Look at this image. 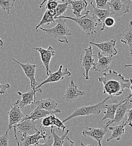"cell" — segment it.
Returning <instances> with one entry per match:
<instances>
[{"label":"cell","instance_id":"6da1fadb","mask_svg":"<svg viewBox=\"0 0 132 146\" xmlns=\"http://www.w3.org/2000/svg\"><path fill=\"white\" fill-rule=\"evenodd\" d=\"M98 81L103 85V94H107L113 98L120 96L125 88H129V79L125 78L121 74L109 70L98 78Z\"/></svg>","mask_w":132,"mask_h":146},{"label":"cell","instance_id":"7a4b0ae2","mask_svg":"<svg viewBox=\"0 0 132 146\" xmlns=\"http://www.w3.org/2000/svg\"><path fill=\"white\" fill-rule=\"evenodd\" d=\"M56 20L57 24L54 27L49 29L40 27V29L60 43H69L67 36H71L72 34L66 24V20L65 19L58 18Z\"/></svg>","mask_w":132,"mask_h":146},{"label":"cell","instance_id":"3957f363","mask_svg":"<svg viewBox=\"0 0 132 146\" xmlns=\"http://www.w3.org/2000/svg\"><path fill=\"white\" fill-rule=\"evenodd\" d=\"M58 18L71 19L77 24L81 29L88 35H92L94 33H96V28L98 25L96 19L94 17L90 15V11L89 10H86L83 15L78 18L60 16L55 19V20Z\"/></svg>","mask_w":132,"mask_h":146},{"label":"cell","instance_id":"277c9868","mask_svg":"<svg viewBox=\"0 0 132 146\" xmlns=\"http://www.w3.org/2000/svg\"><path fill=\"white\" fill-rule=\"evenodd\" d=\"M110 98H111V97L108 96L107 97H106L103 101L97 104L91 106H82L79 108H75V111L72 114H71L67 117L63 119L62 121L63 123H64L66 121L70 120L76 117L99 114L101 112L102 110L105 109L106 102Z\"/></svg>","mask_w":132,"mask_h":146},{"label":"cell","instance_id":"5b68a950","mask_svg":"<svg viewBox=\"0 0 132 146\" xmlns=\"http://www.w3.org/2000/svg\"><path fill=\"white\" fill-rule=\"evenodd\" d=\"M9 117V124L8 128L6 131L12 129L14 126L23 121L27 115H24L22 112V110L20 109L18 105V100L14 103L13 106L11 107L10 110L7 112Z\"/></svg>","mask_w":132,"mask_h":146},{"label":"cell","instance_id":"8992f818","mask_svg":"<svg viewBox=\"0 0 132 146\" xmlns=\"http://www.w3.org/2000/svg\"><path fill=\"white\" fill-rule=\"evenodd\" d=\"M84 53L80 57L81 65L84 68V72L82 73V75L85 79L89 80V72L94 65L95 56L93 54V48L91 45L88 48L84 49Z\"/></svg>","mask_w":132,"mask_h":146},{"label":"cell","instance_id":"52a82bcc","mask_svg":"<svg viewBox=\"0 0 132 146\" xmlns=\"http://www.w3.org/2000/svg\"><path fill=\"white\" fill-rule=\"evenodd\" d=\"M110 125L107 123L102 128H88L86 130L82 131V134L85 137H89L94 139L98 143V146H102V141L105 135L109 131V127Z\"/></svg>","mask_w":132,"mask_h":146},{"label":"cell","instance_id":"ba28073f","mask_svg":"<svg viewBox=\"0 0 132 146\" xmlns=\"http://www.w3.org/2000/svg\"><path fill=\"white\" fill-rule=\"evenodd\" d=\"M13 60L18 64L21 67L25 76L29 79L31 83V90L35 91L36 88L40 84L36 80L35 75H36V69L38 68V65L35 64H31L28 62L26 64H21L15 58H13Z\"/></svg>","mask_w":132,"mask_h":146},{"label":"cell","instance_id":"9c48e42d","mask_svg":"<svg viewBox=\"0 0 132 146\" xmlns=\"http://www.w3.org/2000/svg\"><path fill=\"white\" fill-rule=\"evenodd\" d=\"M107 4L109 5L111 15H113L115 20H123L121 15L129 11V9L125 7L120 0H110Z\"/></svg>","mask_w":132,"mask_h":146},{"label":"cell","instance_id":"30bf717a","mask_svg":"<svg viewBox=\"0 0 132 146\" xmlns=\"http://www.w3.org/2000/svg\"><path fill=\"white\" fill-rule=\"evenodd\" d=\"M96 57L98 58V61L97 62L94 63L92 69L95 72L103 74L108 72L110 70V65L113 60V56H105L101 52H98Z\"/></svg>","mask_w":132,"mask_h":146},{"label":"cell","instance_id":"8fae6325","mask_svg":"<svg viewBox=\"0 0 132 146\" xmlns=\"http://www.w3.org/2000/svg\"><path fill=\"white\" fill-rule=\"evenodd\" d=\"M63 65H60L57 72L54 73H52V72L49 73L48 75V78L46 80H45L44 82L40 83V84L36 88V90L41 88L42 86L46 83H56V82H59L60 80H62L64 79V76L66 75L70 76L72 75L71 73L68 70L67 68H65L64 70H63Z\"/></svg>","mask_w":132,"mask_h":146},{"label":"cell","instance_id":"7c38bea8","mask_svg":"<svg viewBox=\"0 0 132 146\" xmlns=\"http://www.w3.org/2000/svg\"><path fill=\"white\" fill-rule=\"evenodd\" d=\"M42 93V90L40 88L35 91L31 90L27 92L22 93L20 92L17 91V94L21 96V100H18V105L20 109L23 110L26 106L33 105L36 101V93Z\"/></svg>","mask_w":132,"mask_h":146},{"label":"cell","instance_id":"4fadbf2b","mask_svg":"<svg viewBox=\"0 0 132 146\" xmlns=\"http://www.w3.org/2000/svg\"><path fill=\"white\" fill-rule=\"evenodd\" d=\"M131 97V94H129L128 96V100L125 102L121 104L116 110L114 119L113 120H110L107 122V124L110 125L111 124H115L116 125L121 124V123L124 120L125 115L127 113L128 110L131 107V105L132 103L130 102L129 100Z\"/></svg>","mask_w":132,"mask_h":146},{"label":"cell","instance_id":"5bb4252c","mask_svg":"<svg viewBox=\"0 0 132 146\" xmlns=\"http://www.w3.org/2000/svg\"><path fill=\"white\" fill-rule=\"evenodd\" d=\"M32 49H34L40 53L41 61L45 66L46 69V75H49V73H51V71L49 69V64L52 58L56 54L54 49L52 46H49L48 48L44 49L42 47H34Z\"/></svg>","mask_w":132,"mask_h":146},{"label":"cell","instance_id":"9a60e30c","mask_svg":"<svg viewBox=\"0 0 132 146\" xmlns=\"http://www.w3.org/2000/svg\"><path fill=\"white\" fill-rule=\"evenodd\" d=\"M47 134L44 130H38L36 133L33 135L26 134L21 135L20 140L22 142L23 146H31L38 143L40 139L46 140Z\"/></svg>","mask_w":132,"mask_h":146},{"label":"cell","instance_id":"2e32d148","mask_svg":"<svg viewBox=\"0 0 132 146\" xmlns=\"http://www.w3.org/2000/svg\"><path fill=\"white\" fill-rule=\"evenodd\" d=\"M57 102L54 100L48 98L39 101H36V102L32 105V108L35 109L34 110L42 109L48 111L56 112L57 113H60L61 110L57 108Z\"/></svg>","mask_w":132,"mask_h":146},{"label":"cell","instance_id":"e0dca14e","mask_svg":"<svg viewBox=\"0 0 132 146\" xmlns=\"http://www.w3.org/2000/svg\"><path fill=\"white\" fill-rule=\"evenodd\" d=\"M95 38V37H94L92 41L89 43L90 45L96 46L103 54L109 55V56H113L117 54V50L115 48V44L116 42V39H111L102 43H95L94 42Z\"/></svg>","mask_w":132,"mask_h":146},{"label":"cell","instance_id":"ac0fdd59","mask_svg":"<svg viewBox=\"0 0 132 146\" xmlns=\"http://www.w3.org/2000/svg\"><path fill=\"white\" fill-rule=\"evenodd\" d=\"M41 127L45 128H50L51 129L57 127L60 134L61 129L63 132L67 128V126L64 125V123H63L62 121L57 117L55 114H52L43 118V120L41 123Z\"/></svg>","mask_w":132,"mask_h":146},{"label":"cell","instance_id":"d6986e66","mask_svg":"<svg viewBox=\"0 0 132 146\" xmlns=\"http://www.w3.org/2000/svg\"><path fill=\"white\" fill-rule=\"evenodd\" d=\"M85 95V92L78 90L77 86L76 84L73 80L70 81L68 88L64 92V96L63 99L66 102H69L70 103L73 102L76 98L80 96Z\"/></svg>","mask_w":132,"mask_h":146},{"label":"cell","instance_id":"ffe728a7","mask_svg":"<svg viewBox=\"0 0 132 146\" xmlns=\"http://www.w3.org/2000/svg\"><path fill=\"white\" fill-rule=\"evenodd\" d=\"M14 127L16 128L21 135L28 134L29 132L32 131L36 132L38 130L36 125V121L31 119L24 120Z\"/></svg>","mask_w":132,"mask_h":146},{"label":"cell","instance_id":"44dd1931","mask_svg":"<svg viewBox=\"0 0 132 146\" xmlns=\"http://www.w3.org/2000/svg\"><path fill=\"white\" fill-rule=\"evenodd\" d=\"M127 100H128V97L119 102H117V101L115 100L113 102L110 104L105 105V109H106V111L104 112L105 115L102 119V121L106 119H110V120H113L114 119L116 110L118 108V107L121 104L125 102Z\"/></svg>","mask_w":132,"mask_h":146},{"label":"cell","instance_id":"7402d4cb","mask_svg":"<svg viewBox=\"0 0 132 146\" xmlns=\"http://www.w3.org/2000/svg\"><path fill=\"white\" fill-rule=\"evenodd\" d=\"M126 121H123L121 124L114 127H109V130L112 131L111 136L107 139V142H110L111 140L116 139L117 141H120L123 135L125 133V127L127 125Z\"/></svg>","mask_w":132,"mask_h":146},{"label":"cell","instance_id":"603a6c76","mask_svg":"<svg viewBox=\"0 0 132 146\" xmlns=\"http://www.w3.org/2000/svg\"><path fill=\"white\" fill-rule=\"evenodd\" d=\"M119 36L121 37V42L128 45L129 56L132 57V20L130 21L128 28L123 31Z\"/></svg>","mask_w":132,"mask_h":146},{"label":"cell","instance_id":"cb8c5ba5","mask_svg":"<svg viewBox=\"0 0 132 146\" xmlns=\"http://www.w3.org/2000/svg\"><path fill=\"white\" fill-rule=\"evenodd\" d=\"M70 4L71 5V9L72 10V13L76 16V18H78L81 16V13L83 10L85 11L88 5V2L86 0H75L70 1Z\"/></svg>","mask_w":132,"mask_h":146},{"label":"cell","instance_id":"d4e9b609","mask_svg":"<svg viewBox=\"0 0 132 146\" xmlns=\"http://www.w3.org/2000/svg\"><path fill=\"white\" fill-rule=\"evenodd\" d=\"M90 5L93 7V17L96 19L98 21L100 22L101 25H102L104 20L111 16V12L109 9H98L96 8L94 4L93 3V1L90 2Z\"/></svg>","mask_w":132,"mask_h":146},{"label":"cell","instance_id":"484cf974","mask_svg":"<svg viewBox=\"0 0 132 146\" xmlns=\"http://www.w3.org/2000/svg\"><path fill=\"white\" fill-rule=\"evenodd\" d=\"M56 11H50V10H46L45 12L43 17L39 23V24L36 27L35 30L36 31H38V29L41 27L42 25H49L50 24L54 23L55 21L54 17L56 16Z\"/></svg>","mask_w":132,"mask_h":146},{"label":"cell","instance_id":"4316f807","mask_svg":"<svg viewBox=\"0 0 132 146\" xmlns=\"http://www.w3.org/2000/svg\"><path fill=\"white\" fill-rule=\"evenodd\" d=\"M56 113H57L56 112L48 111H46L45 110L39 109L37 110H34L32 111V112H31L29 115H27V117H25V119L24 120L31 119V120L35 121L36 120H39L41 118H44L50 115L56 114Z\"/></svg>","mask_w":132,"mask_h":146},{"label":"cell","instance_id":"83f0119b","mask_svg":"<svg viewBox=\"0 0 132 146\" xmlns=\"http://www.w3.org/2000/svg\"><path fill=\"white\" fill-rule=\"evenodd\" d=\"M70 131V130H67L63 135L59 136L53 130V129H51L50 132L53 138V143L52 146H63L64 139L68 135Z\"/></svg>","mask_w":132,"mask_h":146},{"label":"cell","instance_id":"f1b7e54d","mask_svg":"<svg viewBox=\"0 0 132 146\" xmlns=\"http://www.w3.org/2000/svg\"><path fill=\"white\" fill-rule=\"evenodd\" d=\"M16 0H0V7L4 11L7 12V15L10 14V11L14 5Z\"/></svg>","mask_w":132,"mask_h":146},{"label":"cell","instance_id":"f546056e","mask_svg":"<svg viewBox=\"0 0 132 146\" xmlns=\"http://www.w3.org/2000/svg\"><path fill=\"white\" fill-rule=\"evenodd\" d=\"M70 1H68L66 3H61L58 4L57 8L56 9V14L54 17V19L59 17L62 16V15L66 12V11L67 10V8H68V5H70Z\"/></svg>","mask_w":132,"mask_h":146},{"label":"cell","instance_id":"4dcf8cb0","mask_svg":"<svg viewBox=\"0 0 132 146\" xmlns=\"http://www.w3.org/2000/svg\"><path fill=\"white\" fill-rule=\"evenodd\" d=\"M115 21H116L115 19L113 17H109L107 18L103 21V23L102 25V28H101V31H104L106 27H108V28L113 27L115 24Z\"/></svg>","mask_w":132,"mask_h":146},{"label":"cell","instance_id":"1f68e13d","mask_svg":"<svg viewBox=\"0 0 132 146\" xmlns=\"http://www.w3.org/2000/svg\"><path fill=\"white\" fill-rule=\"evenodd\" d=\"M58 4V2L55 0H49L46 2V5L45 6V9L47 10L56 11Z\"/></svg>","mask_w":132,"mask_h":146},{"label":"cell","instance_id":"d6a6232c","mask_svg":"<svg viewBox=\"0 0 132 146\" xmlns=\"http://www.w3.org/2000/svg\"><path fill=\"white\" fill-rule=\"evenodd\" d=\"M8 132L0 136V146H9V136Z\"/></svg>","mask_w":132,"mask_h":146},{"label":"cell","instance_id":"836d02e7","mask_svg":"<svg viewBox=\"0 0 132 146\" xmlns=\"http://www.w3.org/2000/svg\"><path fill=\"white\" fill-rule=\"evenodd\" d=\"M96 2V7L98 9H103L105 7L106 5L107 4V2L110 0H95Z\"/></svg>","mask_w":132,"mask_h":146},{"label":"cell","instance_id":"e575fe53","mask_svg":"<svg viewBox=\"0 0 132 146\" xmlns=\"http://www.w3.org/2000/svg\"><path fill=\"white\" fill-rule=\"evenodd\" d=\"M11 88V86L9 83L1 84L0 83V94H3L7 93V91Z\"/></svg>","mask_w":132,"mask_h":146},{"label":"cell","instance_id":"d590c367","mask_svg":"<svg viewBox=\"0 0 132 146\" xmlns=\"http://www.w3.org/2000/svg\"><path fill=\"white\" fill-rule=\"evenodd\" d=\"M53 143V137L50 136V137H49L48 141L45 143L41 144L38 142L36 145H32L31 146H52Z\"/></svg>","mask_w":132,"mask_h":146},{"label":"cell","instance_id":"8d00e7d4","mask_svg":"<svg viewBox=\"0 0 132 146\" xmlns=\"http://www.w3.org/2000/svg\"><path fill=\"white\" fill-rule=\"evenodd\" d=\"M127 114L128 115V119L127 121H125L127 124H128L129 127H132V109L128 110L127 112Z\"/></svg>","mask_w":132,"mask_h":146},{"label":"cell","instance_id":"74e56055","mask_svg":"<svg viewBox=\"0 0 132 146\" xmlns=\"http://www.w3.org/2000/svg\"><path fill=\"white\" fill-rule=\"evenodd\" d=\"M66 138L67 139V142H64V144H63V146H74L75 145V143L74 141H71L70 139V138L68 137V135L66 137ZM81 145L82 146H84V143L82 142H81ZM86 146H89V145H87Z\"/></svg>","mask_w":132,"mask_h":146},{"label":"cell","instance_id":"f35d334b","mask_svg":"<svg viewBox=\"0 0 132 146\" xmlns=\"http://www.w3.org/2000/svg\"><path fill=\"white\" fill-rule=\"evenodd\" d=\"M121 3L127 8L129 9L132 4V0H120Z\"/></svg>","mask_w":132,"mask_h":146},{"label":"cell","instance_id":"ab89813d","mask_svg":"<svg viewBox=\"0 0 132 146\" xmlns=\"http://www.w3.org/2000/svg\"><path fill=\"white\" fill-rule=\"evenodd\" d=\"M49 1V0H43L42 2H41V3L39 5V8L41 9V8L43 7L44 5L47 1ZM55 1H56L57 2H58V1H60V2H62V3H66V2H68V1H70V0H55Z\"/></svg>","mask_w":132,"mask_h":146},{"label":"cell","instance_id":"60d3db41","mask_svg":"<svg viewBox=\"0 0 132 146\" xmlns=\"http://www.w3.org/2000/svg\"><path fill=\"white\" fill-rule=\"evenodd\" d=\"M13 129H14V136H15V141H16V142H17V146H20V143H19V142L18 141V137H17V129L15 127L13 128Z\"/></svg>","mask_w":132,"mask_h":146},{"label":"cell","instance_id":"b9f144b4","mask_svg":"<svg viewBox=\"0 0 132 146\" xmlns=\"http://www.w3.org/2000/svg\"><path fill=\"white\" fill-rule=\"evenodd\" d=\"M129 80H130V83H131V85H130V87H129V89L131 90V98H130V102L132 103V79H129Z\"/></svg>","mask_w":132,"mask_h":146},{"label":"cell","instance_id":"7bdbcfd3","mask_svg":"<svg viewBox=\"0 0 132 146\" xmlns=\"http://www.w3.org/2000/svg\"><path fill=\"white\" fill-rule=\"evenodd\" d=\"M4 46V43H3V40L1 39V37H0V47H3Z\"/></svg>","mask_w":132,"mask_h":146},{"label":"cell","instance_id":"ee69618b","mask_svg":"<svg viewBox=\"0 0 132 146\" xmlns=\"http://www.w3.org/2000/svg\"><path fill=\"white\" fill-rule=\"evenodd\" d=\"M128 67H132V64H129V65H125L124 66V68H128Z\"/></svg>","mask_w":132,"mask_h":146},{"label":"cell","instance_id":"f6af8a7d","mask_svg":"<svg viewBox=\"0 0 132 146\" xmlns=\"http://www.w3.org/2000/svg\"><path fill=\"white\" fill-rule=\"evenodd\" d=\"M89 146H90V145H89Z\"/></svg>","mask_w":132,"mask_h":146}]
</instances>
